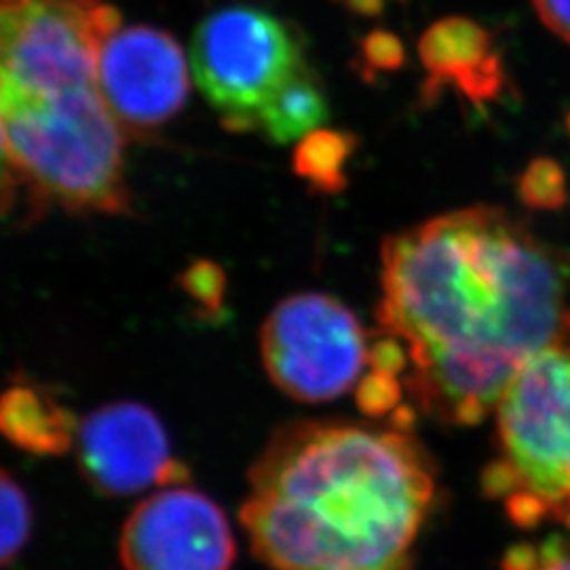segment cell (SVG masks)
Returning a JSON list of instances; mask_svg holds the SVG:
<instances>
[{"label":"cell","mask_w":570,"mask_h":570,"mask_svg":"<svg viewBox=\"0 0 570 570\" xmlns=\"http://www.w3.org/2000/svg\"><path fill=\"white\" fill-rule=\"evenodd\" d=\"M345 4L362 16H376L383 9V0H345Z\"/></svg>","instance_id":"obj_24"},{"label":"cell","mask_w":570,"mask_h":570,"mask_svg":"<svg viewBox=\"0 0 570 570\" xmlns=\"http://www.w3.org/2000/svg\"><path fill=\"white\" fill-rule=\"evenodd\" d=\"M326 119V94L305 66L273 91L256 117V129H261L271 142H301Z\"/></svg>","instance_id":"obj_13"},{"label":"cell","mask_w":570,"mask_h":570,"mask_svg":"<svg viewBox=\"0 0 570 570\" xmlns=\"http://www.w3.org/2000/svg\"><path fill=\"white\" fill-rule=\"evenodd\" d=\"M364 58L374 70H395L404 61V47L389 32H372L364 41Z\"/></svg>","instance_id":"obj_21"},{"label":"cell","mask_w":570,"mask_h":570,"mask_svg":"<svg viewBox=\"0 0 570 570\" xmlns=\"http://www.w3.org/2000/svg\"><path fill=\"white\" fill-rule=\"evenodd\" d=\"M193 72L230 131H254L266 100L305 68L303 49L284 21L256 7L209 13L193 37Z\"/></svg>","instance_id":"obj_6"},{"label":"cell","mask_w":570,"mask_h":570,"mask_svg":"<svg viewBox=\"0 0 570 570\" xmlns=\"http://www.w3.org/2000/svg\"><path fill=\"white\" fill-rule=\"evenodd\" d=\"M421 61L431 75L429 87L456 85L469 100H494L503 89V66L492 51L489 32L465 18L438 21L419 45Z\"/></svg>","instance_id":"obj_11"},{"label":"cell","mask_w":570,"mask_h":570,"mask_svg":"<svg viewBox=\"0 0 570 570\" xmlns=\"http://www.w3.org/2000/svg\"><path fill=\"white\" fill-rule=\"evenodd\" d=\"M0 129L20 183L37 202L75 214L129 209L127 134L100 91L53 106L2 110Z\"/></svg>","instance_id":"obj_4"},{"label":"cell","mask_w":570,"mask_h":570,"mask_svg":"<svg viewBox=\"0 0 570 570\" xmlns=\"http://www.w3.org/2000/svg\"><path fill=\"white\" fill-rule=\"evenodd\" d=\"M364 327L334 296L303 292L282 301L261 332L263 364L292 400L320 404L345 395L367 366Z\"/></svg>","instance_id":"obj_7"},{"label":"cell","mask_w":570,"mask_h":570,"mask_svg":"<svg viewBox=\"0 0 570 570\" xmlns=\"http://www.w3.org/2000/svg\"><path fill=\"white\" fill-rule=\"evenodd\" d=\"M381 256L379 330L406 345V389L440 423H482L530 357L570 346V256L503 209L438 216Z\"/></svg>","instance_id":"obj_1"},{"label":"cell","mask_w":570,"mask_h":570,"mask_svg":"<svg viewBox=\"0 0 570 570\" xmlns=\"http://www.w3.org/2000/svg\"><path fill=\"white\" fill-rule=\"evenodd\" d=\"M98 87L127 138L153 136L188 100L190 72L180 42L153 26H127L104 39Z\"/></svg>","instance_id":"obj_8"},{"label":"cell","mask_w":570,"mask_h":570,"mask_svg":"<svg viewBox=\"0 0 570 570\" xmlns=\"http://www.w3.org/2000/svg\"><path fill=\"white\" fill-rule=\"evenodd\" d=\"M85 480L106 497L183 487L188 468L174 459L164 423L150 407L115 402L91 412L77 433Z\"/></svg>","instance_id":"obj_10"},{"label":"cell","mask_w":570,"mask_h":570,"mask_svg":"<svg viewBox=\"0 0 570 570\" xmlns=\"http://www.w3.org/2000/svg\"><path fill=\"white\" fill-rule=\"evenodd\" d=\"M247 484L239 520L273 570H410L435 501L428 452L395 425L292 423Z\"/></svg>","instance_id":"obj_2"},{"label":"cell","mask_w":570,"mask_h":570,"mask_svg":"<svg viewBox=\"0 0 570 570\" xmlns=\"http://www.w3.org/2000/svg\"><path fill=\"white\" fill-rule=\"evenodd\" d=\"M482 490L520 529L570 530V346L537 353L505 389Z\"/></svg>","instance_id":"obj_3"},{"label":"cell","mask_w":570,"mask_h":570,"mask_svg":"<svg viewBox=\"0 0 570 570\" xmlns=\"http://www.w3.org/2000/svg\"><path fill=\"white\" fill-rule=\"evenodd\" d=\"M501 570H570V543L562 537H548L511 546Z\"/></svg>","instance_id":"obj_17"},{"label":"cell","mask_w":570,"mask_h":570,"mask_svg":"<svg viewBox=\"0 0 570 570\" xmlns=\"http://www.w3.org/2000/svg\"><path fill=\"white\" fill-rule=\"evenodd\" d=\"M119 553L125 570H230L237 543L220 505L183 484L136 505L122 524Z\"/></svg>","instance_id":"obj_9"},{"label":"cell","mask_w":570,"mask_h":570,"mask_svg":"<svg viewBox=\"0 0 570 570\" xmlns=\"http://www.w3.org/2000/svg\"><path fill=\"white\" fill-rule=\"evenodd\" d=\"M367 364L376 372L402 376L410 364L406 345L402 341H397L395 336L383 334L381 341H376L367 348Z\"/></svg>","instance_id":"obj_20"},{"label":"cell","mask_w":570,"mask_h":570,"mask_svg":"<svg viewBox=\"0 0 570 570\" xmlns=\"http://www.w3.org/2000/svg\"><path fill=\"white\" fill-rule=\"evenodd\" d=\"M539 18L553 35L570 42V0H532Z\"/></svg>","instance_id":"obj_23"},{"label":"cell","mask_w":570,"mask_h":570,"mask_svg":"<svg viewBox=\"0 0 570 570\" xmlns=\"http://www.w3.org/2000/svg\"><path fill=\"white\" fill-rule=\"evenodd\" d=\"M355 146V136L320 127L296 146L294 171L315 190L341 193L346 186V164Z\"/></svg>","instance_id":"obj_14"},{"label":"cell","mask_w":570,"mask_h":570,"mask_svg":"<svg viewBox=\"0 0 570 570\" xmlns=\"http://www.w3.org/2000/svg\"><path fill=\"white\" fill-rule=\"evenodd\" d=\"M402 393H404V389L400 383V376H391L385 372L372 370L357 383L355 402L367 416L381 419V416L393 414L400 407Z\"/></svg>","instance_id":"obj_19"},{"label":"cell","mask_w":570,"mask_h":570,"mask_svg":"<svg viewBox=\"0 0 570 570\" xmlns=\"http://www.w3.org/2000/svg\"><path fill=\"white\" fill-rule=\"evenodd\" d=\"M183 289L186 296L205 311L207 317L220 315L225 308V271L212 261H197L183 273Z\"/></svg>","instance_id":"obj_18"},{"label":"cell","mask_w":570,"mask_h":570,"mask_svg":"<svg viewBox=\"0 0 570 570\" xmlns=\"http://www.w3.org/2000/svg\"><path fill=\"white\" fill-rule=\"evenodd\" d=\"M20 186V174L16 169L11 153L7 148L4 134L0 129V218L9 214V209L16 204V195Z\"/></svg>","instance_id":"obj_22"},{"label":"cell","mask_w":570,"mask_h":570,"mask_svg":"<svg viewBox=\"0 0 570 570\" xmlns=\"http://www.w3.org/2000/svg\"><path fill=\"white\" fill-rule=\"evenodd\" d=\"M518 195L532 209H560L567 205L569 188L564 169L553 159H534L520 176Z\"/></svg>","instance_id":"obj_16"},{"label":"cell","mask_w":570,"mask_h":570,"mask_svg":"<svg viewBox=\"0 0 570 570\" xmlns=\"http://www.w3.org/2000/svg\"><path fill=\"white\" fill-rule=\"evenodd\" d=\"M569 129H570V117H569Z\"/></svg>","instance_id":"obj_25"},{"label":"cell","mask_w":570,"mask_h":570,"mask_svg":"<svg viewBox=\"0 0 570 570\" xmlns=\"http://www.w3.org/2000/svg\"><path fill=\"white\" fill-rule=\"evenodd\" d=\"M32 532V505L18 480L0 468V569L13 562Z\"/></svg>","instance_id":"obj_15"},{"label":"cell","mask_w":570,"mask_h":570,"mask_svg":"<svg viewBox=\"0 0 570 570\" xmlns=\"http://www.w3.org/2000/svg\"><path fill=\"white\" fill-rule=\"evenodd\" d=\"M119 28L104 0H0V110L100 91V47Z\"/></svg>","instance_id":"obj_5"},{"label":"cell","mask_w":570,"mask_h":570,"mask_svg":"<svg viewBox=\"0 0 570 570\" xmlns=\"http://www.w3.org/2000/svg\"><path fill=\"white\" fill-rule=\"evenodd\" d=\"M79 425L51 389L20 381L0 393V438L23 452L66 454L77 444Z\"/></svg>","instance_id":"obj_12"}]
</instances>
